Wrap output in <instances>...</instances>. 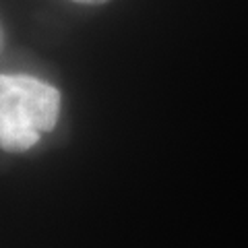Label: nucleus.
<instances>
[{
    "instance_id": "obj_1",
    "label": "nucleus",
    "mask_w": 248,
    "mask_h": 248,
    "mask_svg": "<svg viewBox=\"0 0 248 248\" xmlns=\"http://www.w3.org/2000/svg\"><path fill=\"white\" fill-rule=\"evenodd\" d=\"M60 93L27 75H0V147L25 151L54 128Z\"/></svg>"
},
{
    "instance_id": "obj_2",
    "label": "nucleus",
    "mask_w": 248,
    "mask_h": 248,
    "mask_svg": "<svg viewBox=\"0 0 248 248\" xmlns=\"http://www.w3.org/2000/svg\"><path fill=\"white\" fill-rule=\"evenodd\" d=\"M75 2H83V4H102L106 0H75Z\"/></svg>"
}]
</instances>
